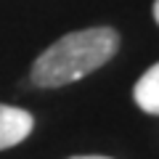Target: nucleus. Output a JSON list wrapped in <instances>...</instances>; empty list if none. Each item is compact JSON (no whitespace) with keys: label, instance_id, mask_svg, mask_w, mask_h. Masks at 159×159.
Segmentation results:
<instances>
[{"label":"nucleus","instance_id":"obj_1","mask_svg":"<svg viewBox=\"0 0 159 159\" xmlns=\"http://www.w3.org/2000/svg\"><path fill=\"white\" fill-rule=\"evenodd\" d=\"M119 51V34L111 27H90L58 37L32 64V82L37 88H64L93 74Z\"/></svg>","mask_w":159,"mask_h":159},{"label":"nucleus","instance_id":"obj_2","mask_svg":"<svg viewBox=\"0 0 159 159\" xmlns=\"http://www.w3.org/2000/svg\"><path fill=\"white\" fill-rule=\"evenodd\" d=\"M32 127H34V119L29 111H24L19 106L0 103V151L21 143L24 138H29Z\"/></svg>","mask_w":159,"mask_h":159},{"label":"nucleus","instance_id":"obj_3","mask_svg":"<svg viewBox=\"0 0 159 159\" xmlns=\"http://www.w3.org/2000/svg\"><path fill=\"white\" fill-rule=\"evenodd\" d=\"M133 98H135L138 109L159 117V61L141 74V80L133 88Z\"/></svg>","mask_w":159,"mask_h":159},{"label":"nucleus","instance_id":"obj_4","mask_svg":"<svg viewBox=\"0 0 159 159\" xmlns=\"http://www.w3.org/2000/svg\"><path fill=\"white\" fill-rule=\"evenodd\" d=\"M154 19H157V24H159V0L154 3Z\"/></svg>","mask_w":159,"mask_h":159},{"label":"nucleus","instance_id":"obj_5","mask_svg":"<svg viewBox=\"0 0 159 159\" xmlns=\"http://www.w3.org/2000/svg\"><path fill=\"white\" fill-rule=\"evenodd\" d=\"M72 159H109V157H72Z\"/></svg>","mask_w":159,"mask_h":159}]
</instances>
